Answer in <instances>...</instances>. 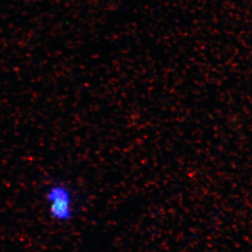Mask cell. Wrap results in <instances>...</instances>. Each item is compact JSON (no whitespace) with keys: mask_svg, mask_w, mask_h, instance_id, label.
<instances>
[{"mask_svg":"<svg viewBox=\"0 0 252 252\" xmlns=\"http://www.w3.org/2000/svg\"><path fill=\"white\" fill-rule=\"evenodd\" d=\"M44 200L49 217L55 223L66 224L75 218L76 196L67 184L62 181L51 183L44 191Z\"/></svg>","mask_w":252,"mask_h":252,"instance_id":"cell-1","label":"cell"}]
</instances>
